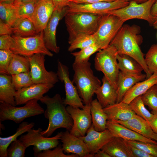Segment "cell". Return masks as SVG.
I'll return each mask as SVG.
<instances>
[{
	"label": "cell",
	"mask_w": 157,
	"mask_h": 157,
	"mask_svg": "<svg viewBox=\"0 0 157 157\" xmlns=\"http://www.w3.org/2000/svg\"><path fill=\"white\" fill-rule=\"evenodd\" d=\"M118 66L120 71L124 72L135 75L142 74L143 69L136 60L128 55L122 54L117 55Z\"/></svg>",
	"instance_id": "cell-29"
},
{
	"label": "cell",
	"mask_w": 157,
	"mask_h": 157,
	"mask_svg": "<svg viewBox=\"0 0 157 157\" xmlns=\"http://www.w3.org/2000/svg\"><path fill=\"white\" fill-rule=\"evenodd\" d=\"M140 32V28L138 25H123L109 45L115 48L118 53L128 55L138 62L143 67L147 78L152 74L140 47L143 41Z\"/></svg>",
	"instance_id": "cell-1"
},
{
	"label": "cell",
	"mask_w": 157,
	"mask_h": 157,
	"mask_svg": "<svg viewBox=\"0 0 157 157\" xmlns=\"http://www.w3.org/2000/svg\"><path fill=\"white\" fill-rule=\"evenodd\" d=\"M125 1L130 2L131 1H134L136 2L140 3L144 2L148 0H124Z\"/></svg>",
	"instance_id": "cell-54"
},
{
	"label": "cell",
	"mask_w": 157,
	"mask_h": 157,
	"mask_svg": "<svg viewBox=\"0 0 157 157\" xmlns=\"http://www.w3.org/2000/svg\"><path fill=\"white\" fill-rule=\"evenodd\" d=\"M129 2L117 0L112 2H102L89 4H77L69 2L67 12H84L103 15L110 11L127 6Z\"/></svg>",
	"instance_id": "cell-13"
},
{
	"label": "cell",
	"mask_w": 157,
	"mask_h": 157,
	"mask_svg": "<svg viewBox=\"0 0 157 157\" xmlns=\"http://www.w3.org/2000/svg\"><path fill=\"white\" fill-rule=\"evenodd\" d=\"M144 58L150 73H157V44L151 46Z\"/></svg>",
	"instance_id": "cell-39"
},
{
	"label": "cell",
	"mask_w": 157,
	"mask_h": 157,
	"mask_svg": "<svg viewBox=\"0 0 157 157\" xmlns=\"http://www.w3.org/2000/svg\"><path fill=\"white\" fill-rule=\"evenodd\" d=\"M154 114V117L148 122L153 131L157 134V114Z\"/></svg>",
	"instance_id": "cell-50"
},
{
	"label": "cell",
	"mask_w": 157,
	"mask_h": 157,
	"mask_svg": "<svg viewBox=\"0 0 157 157\" xmlns=\"http://www.w3.org/2000/svg\"><path fill=\"white\" fill-rule=\"evenodd\" d=\"M38 99L30 100L21 107L0 103V122L10 120L19 124L26 118L44 113V111L38 103Z\"/></svg>",
	"instance_id": "cell-5"
},
{
	"label": "cell",
	"mask_w": 157,
	"mask_h": 157,
	"mask_svg": "<svg viewBox=\"0 0 157 157\" xmlns=\"http://www.w3.org/2000/svg\"><path fill=\"white\" fill-rule=\"evenodd\" d=\"M156 0H148L140 3L131 1L125 7L107 13L115 15L125 22L134 19L145 20L152 26L155 18L151 15V9Z\"/></svg>",
	"instance_id": "cell-9"
},
{
	"label": "cell",
	"mask_w": 157,
	"mask_h": 157,
	"mask_svg": "<svg viewBox=\"0 0 157 157\" xmlns=\"http://www.w3.org/2000/svg\"><path fill=\"white\" fill-rule=\"evenodd\" d=\"M131 110L137 115L148 122L154 117V115L150 113L145 108L141 99V95L133 99L129 104Z\"/></svg>",
	"instance_id": "cell-34"
},
{
	"label": "cell",
	"mask_w": 157,
	"mask_h": 157,
	"mask_svg": "<svg viewBox=\"0 0 157 157\" xmlns=\"http://www.w3.org/2000/svg\"><path fill=\"white\" fill-rule=\"evenodd\" d=\"M141 99L145 106H147L152 112L157 111V85L149 88L141 95Z\"/></svg>",
	"instance_id": "cell-37"
},
{
	"label": "cell",
	"mask_w": 157,
	"mask_h": 157,
	"mask_svg": "<svg viewBox=\"0 0 157 157\" xmlns=\"http://www.w3.org/2000/svg\"><path fill=\"white\" fill-rule=\"evenodd\" d=\"M60 140L62 142V146L65 154H76L80 157H93L89 152L85 142L80 138L66 131L62 133Z\"/></svg>",
	"instance_id": "cell-16"
},
{
	"label": "cell",
	"mask_w": 157,
	"mask_h": 157,
	"mask_svg": "<svg viewBox=\"0 0 157 157\" xmlns=\"http://www.w3.org/2000/svg\"><path fill=\"white\" fill-rule=\"evenodd\" d=\"M67 6L62 9H55L46 27L43 30L44 40L46 48L49 51L58 53L60 48L57 44L56 28L60 21L67 13Z\"/></svg>",
	"instance_id": "cell-15"
},
{
	"label": "cell",
	"mask_w": 157,
	"mask_h": 157,
	"mask_svg": "<svg viewBox=\"0 0 157 157\" xmlns=\"http://www.w3.org/2000/svg\"><path fill=\"white\" fill-rule=\"evenodd\" d=\"M39 1V0H15L13 3L17 5L30 2L37 3Z\"/></svg>",
	"instance_id": "cell-52"
},
{
	"label": "cell",
	"mask_w": 157,
	"mask_h": 157,
	"mask_svg": "<svg viewBox=\"0 0 157 157\" xmlns=\"http://www.w3.org/2000/svg\"><path fill=\"white\" fill-rule=\"evenodd\" d=\"M43 31L36 35L23 37L13 35V44L10 50L13 53L28 57L36 53H42L50 57L53 54L46 47Z\"/></svg>",
	"instance_id": "cell-7"
},
{
	"label": "cell",
	"mask_w": 157,
	"mask_h": 157,
	"mask_svg": "<svg viewBox=\"0 0 157 157\" xmlns=\"http://www.w3.org/2000/svg\"><path fill=\"white\" fill-rule=\"evenodd\" d=\"M54 85L50 84H34L16 91L15 101L16 106L25 104L35 99L39 100L43 95L52 88Z\"/></svg>",
	"instance_id": "cell-18"
},
{
	"label": "cell",
	"mask_w": 157,
	"mask_h": 157,
	"mask_svg": "<svg viewBox=\"0 0 157 157\" xmlns=\"http://www.w3.org/2000/svg\"><path fill=\"white\" fill-rule=\"evenodd\" d=\"M36 4L30 2L17 5L19 18H26L30 19L34 12Z\"/></svg>",
	"instance_id": "cell-44"
},
{
	"label": "cell",
	"mask_w": 157,
	"mask_h": 157,
	"mask_svg": "<svg viewBox=\"0 0 157 157\" xmlns=\"http://www.w3.org/2000/svg\"><path fill=\"white\" fill-rule=\"evenodd\" d=\"M55 9L51 0H39L30 20L33 23L38 33L46 27Z\"/></svg>",
	"instance_id": "cell-17"
},
{
	"label": "cell",
	"mask_w": 157,
	"mask_h": 157,
	"mask_svg": "<svg viewBox=\"0 0 157 157\" xmlns=\"http://www.w3.org/2000/svg\"><path fill=\"white\" fill-rule=\"evenodd\" d=\"M101 50L96 43L93 44L77 52L71 53L75 58L74 62L83 63L89 61L90 57L93 54Z\"/></svg>",
	"instance_id": "cell-36"
},
{
	"label": "cell",
	"mask_w": 157,
	"mask_h": 157,
	"mask_svg": "<svg viewBox=\"0 0 157 157\" xmlns=\"http://www.w3.org/2000/svg\"><path fill=\"white\" fill-rule=\"evenodd\" d=\"M72 67L74 74L72 81L76 84L78 94L85 105L90 104L96 91L101 85V82L94 75L89 61L74 62Z\"/></svg>",
	"instance_id": "cell-3"
},
{
	"label": "cell",
	"mask_w": 157,
	"mask_h": 157,
	"mask_svg": "<svg viewBox=\"0 0 157 157\" xmlns=\"http://www.w3.org/2000/svg\"><path fill=\"white\" fill-rule=\"evenodd\" d=\"M11 76L12 83L16 91L34 84L32 80L30 71L12 74Z\"/></svg>",
	"instance_id": "cell-38"
},
{
	"label": "cell",
	"mask_w": 157,
	"mask_h": 157,
	"mask_svg": "<svg viewBox=\"0 0 157 157\" xmlns=\"http://www.w3.org/2000/svg\"><path fill=\"white\" fill-rule=\"evenodd\" d=\"M152 113L153 114H157V111L155 112H152Z\"/></svg>",
	"instance_id": "cell-58"
},
{
	"label": "cell",
	"mask_w": 157,
	"mask_h": 157,
	"mask_svg": "<svg viewBox=\"0 0 157 157\" xmlns=\"http://www.w3.org/2000/svg\"><path fill=\"white\" fill-rule=\"evenodd\" d=\"M90 104L85 105L83 108L70 106L66 107L73 121V126L69 131L77 137L85 136L92 125Z\"/></svg>",
	"instance_id": "cell-12"
},
{
	"label": "cell",
	"mask_w": 157,
	"mask_h": 157,
	"mask_svg": "<svg viewBox=\"0 0 157 157\" xmlns=\"http://www.w3.org/2000/svg\"><path fill=\"white\" fill-rule=\"evenodd\" d=\"M14 41L12 36L10 35H1L0 36V50H10Z\"/></svg>",
	"instance_id": "cell-45"
},
{
	"label": "cell",
	"mask_w": 157,
	"mask_h": 157,
	"mask_svg": "<svg viewBox=\"0 0 157 157\" xmlns=\"http://www.w3.org/2000/svg\"><path fill=\"white\" fill-rule=\"evenodd\" d=\"M102 85L96 91L97 100L103 108L116 103L117 87L113 84L104 76L102 79Z\"/></svg>",
	"instance_id": "cell-21"
},
{
	"label": "cell",
	"mask_w": 157,
	"mask_h": 157,
	"mask_svg": "<svg viewBox=\"0 0 157 157\" xmlns=\"http://www.w3.org/2000/svg\"><path fill=\"white\" fill-rule=\"evenodd\" d=\"M92 124L95 130L103 131L106 129L107 116L97 99L92 100L90 104Z\"/></svg>",
	"instance_id": "cell-28"
},
{
	"label": "cell",
	"mask_w": 157,
	"mask_h": 157,
	"mask_svg": "<svg viewBox=\"0 0 157 157\" xmlns=\"http://www.w3.org/2000/svg\"><path fill=\"white\" fill-rule=\"evenodd\" d=\"M107 116V120L126 121L135 114L129 104L121 101L109 105L103 108Z\"/></svg>",
	"instance_id": "cell-22"
},
{
	"label": "cell",
	"mask_w": 157,
	"mask_h": 157,
	"mask_svg": "<svg viewBox=\"0 0 157 157\" xmlns=\"http://www.w3.org/2000/svg\"><path fill=\"white\" fill-rule=\"evenodd\" d=\"M124 22L112 14L106 13L102 15L98 29L93 34L96 43L101 49L109 45Z\"/></svg>",
	"instance_id": "cell-8"
},
{
	"label": "cell",
	"mask_w": 157,
	"mask_h": 157,
	"mask_svg": "<svg viewBox=\"0 0 157 157\" xmlns=\"http://www.w3.org/2000/svg\"><path fill=\"white\" fill-rule=\"evenodd\" d=\"M113 121L119 123L145 137L154 140L155 133L149 122L136 114L126 121Z\"/></svg>",
	"instance_id": "cell-25"
},
{
	"label": "cell",
	"mask_w": 157,
	"mask_h": 157,
	"mask_svg": "<svg viewBox=\"0 0 157 157\" xmlns=\"http://www.w3.org/2000/svg\"><path fill=\"white\" fill-rule=\"evenodd\" d=\"M57 74L59 80L64 83L65 91V98L63 100L65 104L81 108H83L82 99L78 93L76 86L69 78L68 67L60 61H58Z\"/></svg>",
	"instance_id": "cell-14"
},
{
	"label": "cell",
	"mask_w": 157,
	"mask_h": 157,
	"mask_svg": "<svg viewBox=\"0 0 157 157\" xmlns=\"http://www.w3.org/2000/svg\"><path fill=\"white\" fill-rule=\"evenodd\" d=\"M45 54L36 53L28 57L30 63V72L34 84H50L54 85L59 81L56 73L48 71L44 66Z\"/></svg>",
	"instance_id": "cell-11"
},
{
	"label": "cell",
	"mask_w": 157,
	"mask_h": 157,
	"mask_svg": "<svg viewBox=\"0 0 157 157\" xmlns=\"http://www.w3.org/2000/svg\"><path fill=\"white\" fill-rule=\"evenodd\" d=\"M117 0H71L69 2L77 4H89L102 2H112Z\"/></svg>",
	"instance_id": "cell-48"
},
{
	"label": "cell",
	"mask_w": 157,
	"mask_h": 157,
	"mask_svg": "<svg viewBox=\"0 0 157 157\" xmlns=\"http://www.w3.org/2000/svg\"><path fill=\"white\" fill-rule=\"evenodd\" d=\"M151 14L152 16L155 19L157 17V0L152 6L151 9Z\"/></svg>",
	"instance_id": "cell-53"
},
{
	"label": "cell",
	"mask_w": 157,
	"mask_h": 157,
	"mask_svg": "<svg viewBox=\"0 0 157 157\" xmlns=\"http://www.w3.org/2000/svg\"><path fill=\"white\" fill-rule=\"evenodd\" d=\"M154 28L157 29V17L155 19V20L152 26Z\"/></svg>",
	"instance_id": "cell-56"
},
{
	"label": "cell",
	"mask_w": 157,
	"mask_h": 157,
	"mask_svg": "<svg viewBox=\"0 0 157 157\" xmlns=\"http://www.w3.org/2000/svg\"><path fill=\"white\" fill-rule=\"evenodd\" d=\"M39 100L46 106L44 116L49 120L47 128L41 132L43 136L49 137L59 128H65L69 131L71 130L73 121L60 94H56L51 97L48 95L43 96Z\"/></svg>",
	"instance_id": "cell-2"
},
{
	"label": "cell",
	"mask_w": 157,
	"mask_h": 157,
	"mask_svg": "<svg viewBox=\"0 0 157 157\" xmlns=\"http://www.w3.org/2000/svg\"><path fill=\"white\" fill-rule=\"evenodd\" d=\"M35 157H78L75 154H66L63 151L62 145L59 144L53 150L42 151L34 156Z\"/></svg>",
	"instance_id": "cell-42"
},
{
	"label": "cell",
	"mask_w": 157,
	"mask_h": 157,
	"mask_svg": "<svg viewBox=\"0 0 157 157\" xmlns=\"http://www.w3.org/2000/svg\"><path fill=\"white\" fill-rule=\"evenodd\" d=\"M0 18L4 22L13 27L19 18L18 6L12 3H0Z\"/></svg>",
	"instance_id": "cell-33"
},
{
	"label": "cell",
	"mask_w": 157,
	"mask_h": 157,
	"mask_svg": "<svg viewBox=\"0 0 157 157\" xmlns=\"http://www.w3.org/2000/svg\"><path fill=\"white\" fill-rule=\"evenodd\" d=\"M16 90L12 81L11 75L0 74V103L16 106L15 96Z\"/></svg>",
	"instance_id": "cell-27"
},
{
	"label": "cell",
	"mask_w": 157,
	"mask_h": 157,
	"mask_svg": "<svg viewBox=\"0 0 157 157\" xmlns=\"http://www.w3.org/2000/svg\"><path fill=\"white\" fill-rule=\"evenodd\" d=\"M27 148L25 144L19 139L12 142L7 150L8 157H24Z\"/></svg>",
	"instance_id": "cell-40"
},
{
	"label": "cell",
	"mask_w": 157,
	"mask_h": 157,
	"mask_svg": "<svg viewBox=\"0 0 157 157\" xmlns=\"http://www.w3.org/2000/svg\"><path fill=\"white\" fill-rule=\"evenodd\" d=\"M15 0H0V3H12L14 2Z\"/></svg>",
	"instance_id": "cell-55"
},
{
	"label": "cell",
	"mask_w": 157,
	"mask_h": 157,
	"mask_svg": "<svg viewBox=\"0 0 157 157\" xmlns=\"http://www.w3.org/2000/svg\"><path fill=\"white\" fill-rule=\"evenodd\" d=\"M130 146L133 157H153L151 155L142 150L130 145Z\"/></svg>",
	"instance_id": "cell-47"
},
{
	"label": "cell",
	"mask_w": 157,
	"mask_h": 157,
	"mask_svg": "<svg viewBox=\"0 0 157 157\" xmlns=\"http://www.w3.org/2000/svg\"><path fill=\"white\" fill-rule=\"evenodd\" d=\"M157 85V73H154L149 78L135 84L124 95L122 101L129 104L136 97L141 95L153 86Z\"/></svg>",
	"instance_id": "cell-26"
},
{
	"label": "cell",
	"mask_w": 157,
	"mask_h": 157,
	"mask_svg": "<svg viewBox=\"0 0 157 157\" xmlns=\"http://www.w3.org/2000/svg\"><path fill=\"white\" fill-rule=\"evenodd\" d=\"M94 157H110L106 151L102 149L100 150L94 154Z\"/></svg>",
	"instance_id": "cell-51"
},
{
	"label": "cell",
	"mask_w": 157,
	"mask_h": 157,
	"mask_svg": "<svg viewBox=\"0 0 157 157\" xmlns=\"http://www.w3.org/2000/svg\"><path fill=\"white\" fill-rule=\"evenodd\" d=\"M95 43L96 41L93 34H81L75 38L69 44L68 51L72 52L77 49H81Z\"/></svg>",
	"instance_id": "cell-35"
},
{
	"label": "cell",
	"mask_w": 157,
	"mask_h": 157,
	"mask_svg": "<svg viewBox=\"0 0 157 157\" xmlns=\"http://www.w3.org/2000/svg\"><path fill=\"white\" fill-rule=\"evenodd\" d=\"M30 66L28 57L13 53L8 71L9 75L30 71Z\"/></svg>",
	"instance_id": "cell-32"
},
{
	"label": "cell",
	"mask_w": 157,
	"mask_h": 157,
	"mask_svg": "<svg viewBox=\"0 0 157 157\" xmlns=\"http://www.w3.org/2000/svg\"><path fill=\"white\" fill-rule=\"evenodd\" d=\"M13 54L10 50H0V74L9 75L8 69Z\"/></svg>",
	"instance_id": "cell-43"
},
{
	"label": "cell",
	"mask_w": 157,
	"mask_h": 157,
	"mask_svg": "<svg viewBox=\"0 0 157 157\" xmlns=\"http://www.w3.org/2000/svg\"><path fill=\"white\" fill-rule=\"evenodd\" d=\"M106 129L113 137L121 138L129 141H138L157 144V142L147 138L116 122L107 120Z\"/></svg>",
	"instance_id": "cell-20"
},
{
	"label": "cell",
	"mask_w": 157,
	"mask_h": 157,
	"mask_svg": "<svg viewBox=\"0 0 157 157\" xmlns=\"http://www.w3.org/2000/svg\"><path fill=\"white\" fill-rule=\"evenodd\" d=\"M86 134L80 138L86 144L90 154L94 156L95 154L114 137L107 129L103 131H96L92 124Z\"/></svg>",
	"instance_id": "cell-19"
},
{
	"label": "cell",
	"mask_w": 157,
	"mask_h": 157,
	"mask_svg": "<svg viewBox=\"0 0 157 157\" xmlns=\"http://www.w3.org/2000/svg\"><path fill=\"white\" fill-rule=\"evenodd\" d=\"M33 122H24L20 123L16 132L13 135L6 137H0V157H8L7 150L10 144L17 138L25 132H27L34 126Z\"/></svg>",
	"instance_id": "cell-30"
},
{
	"label": "cell",
	"mask_w": 157,
	"mask_h": 157,
	"mask_svg": "<svg viewBox=\"0 0 157 157\" xmlns=\"http://www.w3.org/2000/svg\"><path fill=\"white\" fill-rule=\"evenodd\" d=\"M14 35L23 37L34 36L37 34L32 21L26 18H19L13 27Z\"/></svg>",
	"instance_id": "cell-31"
},
{
	"label": "cell",
	"mask_w": 157,
	"mask_h": 157,
	"mask_svg": "<svg viewBox=\"0 0 157 157\" xmlns=\"http://www.w3.org/2000/svg\"><path fill=\"white\" fill-rule=\"evenodd\" d=\"M103 15L84 12H67L64 17L70 44L81 34L93 35L97 31Z\"/></svg>",
	"instance_id": "cell-4"
},
{
	"label": "cell",
	"mask_w": 157,
	"mask_h": 157,
	"mask_svg": "<svg viewBox=\"0 0 157 157\" xmlns=\"http://www.w3.org/2000/svg\"><path fill=\"white\" fill-rule=\"evenodd\" d=\"M126 141L130 145L142 150L153 157H157V144L141 141Z\"/></svg>",
	"instance_id": "cell-41"
},
{
	"label": "cell",
	"mask_w": 157,
	"mask_h": 157,
	"mask_svg": "<svg viewBox=\"0 0 157 157\" xmlns=\"http://www.w3.org/2000/svg\"><path fill=\"white\" fill-rule=\"evenodd\" d=\"M101 149L110 157H133L130 145L126 140L119 137H114Z\"/></svg>",
	"instance_id": "cell-23"
},
{
	"label": "cell",
	"mask_w": 157,
	"mask_h": 157,
	"mask_svg": "<svg viewBox=\"0 0 157 157\" xmlns=\"http://www.w3.org/2000/svg\"><path fill=\"white\" fill-rule=\"evenodd\" d=\"M117 53L115 48L109 45L106 48L99 51L94 59V66L96 70L102 72L104 76L117 87L120 71L117 58Z\"/></svg>",
	"instance_id": "cell-6"
},
{
	"label": "cell",
	"mask_w": 157,
	"mask_h": 157,
	"mask_svg": "<svg viewBox=\"0 0 157 157\" xmlns=\"http://www.w3.org/2000/svg\"><path fill=\"white\" fill-rule=\"evenodd\" d=\"M146 74L135 75L119 71L117 78V97L116 103L122 101L127 91L136 83L146 78Z\"/></svg>",
	"instance_id": "cell-24"
},
{
	"label": "cell",
	"mask_w": 157,
	"mask_h": 157,
	"mask_svg": "<svg viewBox=\"0 0 157 157\" xmlns=\"http://www.w3.org/2000/svg\"><path fill=\"white\" fill-rule=\"evenodd\" d=\"M55 9H62L67 6L68 0H51Z\"/></svg>",
	"instance_id": "cell-49"
},
{
	"label": "cell",
	"mask_w": 157,
	"mask_h": 157,
	"mask_svg": "<svg viewBox=\"0 0 157 157\" xmlns=\"http://www.w3.org/2000/svg\"><path fill=\"white\" fill-rule=\"evenodd\" d=\"M154 140H155L157 142V134L155 133Z\"/></svg>",
	"instance_id": "cell-57"
},
{
	"label": "cell",
	"mask_w": 157,
	"mask_h": 157,
	"mask_svg": "<svg viewBox=\"0 0 157 157\" xmlns=\"http://www.w3.org/2000/svg\"><path fill=\"white\" fill-rule=\"evenodd\" d=\"M42 131L40 128L37 130L31 129L26 134L21 135L19 139L27 148L34 146V156L42 151L54 148L59 144V140L60 139L62 132H58L55 136L50 138L43 136L41 133Z\"/></svg>",
	"instance_id": "cell-10"
},
{
	"label": "cell",
	"mask_w": 157,
	"mask_h": 157,
	"mask_svg": "<svg viewBox=\"0 0 157 157\" xmlns=\"http://www.w3.org/2000/svg\"><path fill=\"white\" fill-rule=\"evenodd\" d=\"M69 0V2L71 0Z\"/></svg>",
	"instance_id": "cell-59"
},
{
	"label": "cell",
	"mask_w": 157,
	"mask_h": 157,
	"mask_svg": "<svg viewBox=\"0 0 157 157\" xmlns=\"http://www.w3.org/2000/svg\"><path fill=\"white\" fill-rule=\"evenodd\" d=\"M13 33V27L0 19V35H9Z\"/></svg>",
	"instance_id": "cell-46"
}]
</instances>
